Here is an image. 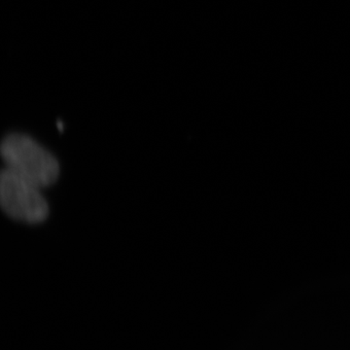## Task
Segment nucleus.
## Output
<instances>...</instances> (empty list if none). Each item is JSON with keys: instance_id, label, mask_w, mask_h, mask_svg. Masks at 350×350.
I'll use <instances>...</instances> for the list:
<instances>
[{"instance_id": "1", "label": "nucleus", "mask_w": 350, "mask_h": 350, "mask_svg": "<svg viewBox=\"0 0 350 350\" xmlns=\"http://www.w3.org/2000/svg\"><path fill=\"white\" fill-rule=\"evenodd\" d=\"M1 155L6 169L40 189L52 185L59 177L57 159L29 135H7L2 142Z\"/></svg>"}, {"instance_id": "2", "label": "nucleus", "mask_w": 350, "mask_h": 350, "mask_svg": "<svg viewBox=\"0 0 350 350\" xmlns=\"http://www.w3.org/2000/svg\"><path fill=\"white\" fill-rule=\"evenodd\" d=\"M0 204L7 215L23 222L40 223L49 214L40 188L8 169L0 177Z\"/></svg>"}]
</instances>
